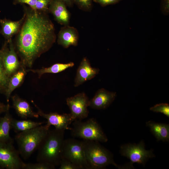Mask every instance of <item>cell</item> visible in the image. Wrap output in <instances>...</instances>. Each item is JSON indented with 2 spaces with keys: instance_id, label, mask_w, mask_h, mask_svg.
Wrapping results in <instances>:
<instances>
[{
  "instance_id": "obj_19",
  "label": "cell",
  "mask_w": 169,
  "mask_h": 169,
  "mask_svg": "<svg viewBox=\"0 0 169 169\" xmlns=\"http://www.w3.org/2000/svg\"><path fill=\"white\" fill-rule=\"evenodd\" d=\"M146 125L158 141L168 142L169 141V125L165 123H156L149 120L146 123Z\"/></svg>"
},
{
  "instance_id": "obj_7",
  "label": "cell",
  "mask_w": 169,
  "mask_h": 169,
  "mask_svg": "<svg viewBox=\"0 0 169 169\" xmlns=\"http://www.w3.org/2000/svg\"><path fill=\"white\" fill-rule=\"evenodd\" d=\"M120 153L129 159L131 164L137 163L144 166L149 159L155 157L152 150L145 149L143 140L138 144L128 143L122 145L120 147Z\"/></svg>"
},
{
  "instance_id": "obj_4",
  "label": "cell",
  "mask_w": 169,
  "mask_h": 169,
  "mask_svg": "<svg viewBox=\"0 0 169 169\" xmlns=\"http://www.w3.org/2000/svg\"><path fill=\"white\" fill-rule=\"evenodd\" d=\"M82 142L86 158L91 169H103L111 164L120 168L114 162L112 154L99 142L85 140Z\"/></svg>"
},
{
  "instance_id": "obj_13",
  "label": "cell",
  "mask_w": 169,
  "mask_h": 169,
  "mask_svg": "<svg viewBox=\"0 0 169 169\" xmlns=\"http://www.w3.org/2000/svg\"><path fill=\"white\" fill-rule=\"evenodd\" d=\"M116 96L115 92H110L104 88H101L90 100L89 107L96 110L105 109L114 101Z\"/></svg>"
},
{
  "instance_id": "obj_9",
  "label": "cell",
  "mask_w": 169,
  "mask_h": 169,
  "mask_svg": "<svg viewBox=\"0 0 169 169\" xmlns=\"http://www.w3.org/2000/svg\"><path fill=\"white\" fill-rule=\"evenodd\" d=\"M66 101L70 110V114L74 120H81L88 117L90 100L85 93L81 92L68 97Z\"/></svg>"
},
{
  "instance_id": "obj_16",
  "label": "cell",
  "mask_w": 169,
  "mask_h": 169,
  "mask_svg": "<svg viewBox=\"0 0 169 169\" xmlns=\"http://www.w3.org/2000/svg\"><path fill=\"white\" fill-rule=\"evenodd\" d=\"M12 105L17 115L23 119L28 118H38L39 115L34 112L26 100L15 95L11 97Z\"/></svg>"
},
{
  "instance_id": "obj_28",
  "label": "cell",
  "mask_w": 169,
  "mask_h": 169,
  "mask_svg": "<svg viewBox=\"0 0 169 169\" xmlns=\"http://www.w3.org/2000/svg\"><path fill=\"white\" fill-rule=\"evenodd\" d=\"M59 169H80L77 166L70 161L64 159H61Z\"/></svg>"
},
{
  "instance_id": "obj_27",
  "label": "cell",
  "mask_w": 169,
  "mask_h": 169,
  "mask_svg": "<svg viewBox=\"0 0 169 169\" xmlns=\"http://www.w3.org/2000/svg\"><path fill=\"white\" fill-rule=\"evenodd\" d=\"M51 0H37L35 10L45 13L49 12V7Z\"/></svg>"
},
{
  "instance_id": "obj_30",
  "label": "cell",
  "mask_w": 169,
  "mask_h": 169,
  "mask_svg": "<svg viewBox=\"0 0 169 169\" xmlns=\"http://www.w3.org/2000/svg\"><path fill=\"white\" fill-rule=\"evenodd\" d=\"M15 1L18 3L26 4L28 5L30 8L35 10L37 0H15Z\"/></svg>"
},
{
  "instance_id": "obj_1",
  "label": "cell",
  "mask_w": 169,
  "mask_h": 169,
  "mask_svg": "<svg viewBox=\"0 0 169 169\" xmlns=\"http://www.w3.org/2000/svg\"><path fill=\"white\" fill-rule=\"evenodd\" d=\"M14 45L21 65L30 69L56 39L54 25L46 13L26 8Z\"/></svg>"
},
{
  "instance_id": "obj_20",
  "label": "cell",
  "mask_w": 169,
  "mask_h": 169,
  "mask_svg": "<svg viewBox=\"0 0 169 169\" xmlns=\"http://www.w3.org/2000/svg\"><path fill=\"white\" fill-rule=\"evenodd\" d=\"M13 118L9 112V110L0 119V142L13 143V139L10 136V131L12 129L11 122Z\"/></svg>"
},
{
  "instance_id": "obj_8",
  "label": "cell",
  "mask_w": 169,
  "mask_h": 169,
  "mask_svg": "<svg viewBox=\"0 0 169 169\" xmlns=\"http://www.w3.org/2000/svg\"><path fill=\"white\" fill-rule=\"evenodd\" d=\"M13 143L0 142V167L7 169H23L25 163Z\"/></svg>"
},
{
  "instance_id": "obj_14",
  "label": "cell",
  "mask_w": 169,
  "mask_h": 169,
  "mask_svg": "<svg viewBox=\"0 0 169 169\" xmlns=\"http://www.w3.org/2000/svg\"><path fill=\"white\" fill-rule=\"evenodd\" d=\"M65 3L61 0H51L49 7V12L55 20L64 26L69 25L71 14Z\"/></svg>"
},
{
  "instance_id": "obj_12",
  "label": "cell",
  "mask_w": 169,
  "mask_h": 169,
  "mask_svg": "<svg viewBox=\"0 0 169 169\" xmlns=\"http://www.w3.org/2000/svg\"><path fill=\"white\" fill-rule=\"evenodd\" d=\"M99 69L92 67L88 59L84 57L77 69L74 86L78 87L95 77L99 73Z\"/></svg>"
},
{
  "instance_id": "obj_10",
  "label": "cell",
  "mask_w": 169,
  "mask_h": 169,
  "mask_svg": "<svg viewBox=\"0 0 169 169\" xmlns=\"http://www.w3.org/2000/svg\"><path fill=\"white\" fill-rule=\"evenodd\" d=\"M2 48L3 52L4 66L7 74L10 77L22 65L12 39L6 40Z\"/></svg>"
},
{
  "instance_id": "obj_32",
  "label": "cell",
  "mask_w": 169,
  "mask_h": 169,
  "mask_svg": "<svg viewBox=\"0 0 169 169\" xmlns=\"http://www.w3.org/2000/svg\"><path fill=\"white\" fill-rule=\"evenodd\" d=\"M169 0H162L161 8L163 11L165 13L169 12Z\"/></svg>"
},
{
  "instance_id": "obj_15",
  "label": "cell",
  "mask_w": 169,
  "mask_h": 169,
  "mask_svg": "<svg viewBox=\"0 0 169 169\" xmlns=\"http://www.w3.org/2000/svg\"><path fill=\"white\" fill-rule=\"evenodd\" d=\"M79 39V33L75 28L69 25L62 27L58 35L57 42L65 48L70 46H77Z\"/></svg>"
},
{
  "instance_id": "obj_3",
  "label": "cell",
  "mask_w": 169,
  "mask_h": 169,
  "mask_svg": "<svg viewBox=\"0 0 169 169\" xmlns=\"http://www.w3.org/2000/svg\"><path fill=\"white\" fill-rule=\"evenodd\" d=\"M50 127L46 125L17 133L15 137L20 155L24 159H28L37 150Z\"/></svg>"
},
{
  "instance_id": "obj_11",
  "label": "cell",
  "mask_w": 169,
  "mask_h": 169,
  "mask_svg": "<svg viewBox=\"0 0 169 169\" xmlns=\"http://www.w3.org/2000/svg\"><path fill=\"white\" fill-rule=\"evenodd\" d=\"M32 103L37 110L39 116L46 119L47 121L46 125L49 127L54 126L55 128L59 129L71 130L69 126L74 121L70 113L59 114L57 112L44 113L33 100Z\"/></svg>"
},
{
  "instance_id": "obj_21",
  "label": "cell",
  "mask_w": 169,
  "mask_h": 169,
  "mask_svg": "<svg viewBox=\"0 0 169 169\" xmlns=\"http://www.w3.org/2000/svg\"><path fill=\"white\" fill-rule=\"evenodd\" d=\"M74 63L70 62L67 63H57L48 67H43L40 69H27V71H31L36 74L40 78L43 74L46 73L56 74L63 71L69 68L73 67Z\"/></svg>"
},
{
  "instance_id": "obj_2",
  "label": "cell",
  "mask_w": 169,
  "mask_h": 169,
  "mask_svg": "<svg viewBox=\"0 0 169 169\" xmlns=\"http://www.w3.org/2000/svg\"><path fill=\"white\" fill-rule=\"evenodd\" d=\"M64 131L56 128L49 130L37 149L38 162H46L55 166L59 165Z\"/></svg>"
},
{
  "instance_id": "obj_6",
  "label": "cell",
  "mask_w": 169,
  "mask_h": 169,
  "mask_svg": "<svg viewBox=\"0 0 169 169\" xmlns=\"http://www.w3.org/2000/svg\"><path fill=\"white\" fill-rule=\"evenodd\" d=\"M67 160L80 169H91L86 158L82 141L73 139L64 140L61 152V159Z\"/></svg>"
},
{
  "instance_id": "obj_23",
  "label": "cell",
  "mask_w": 169,
  "mask_h": 169,
  "mask_svg": "<svg viewBox=\"0 0 169 169\" xmlns=\"http://www.w3.org/2000/svg\"><path fill=\"white\" fill-rule=\"evenodd\" d=\"M3 57V52L1 48L0 49V94L5 95L10 77L6 72Z\"/></svg>"
},
{
  "instance_id": "obj_17",
  "label": "cell",
  "mask_w": 169,
  "mask_h": 169,
  "mask_svg": "<svg viewBox=\"0 0 169 169\" xmlns=\"http://www.w3.org/2000/svg\"><path fill=\"white\" fill-rule=\"evenodd\" d=\"M24 19V15L21 19L17 21H12L6 19L0 20V32L6 40L12 39V37L18 33Z\"/></svg>"
},
{
  "instance_id": "obj_18",
  "label": "cell",
  "mask_w": 169,
  "mask_h": 169,
  "mask_svg": "<svg viewBox=\"0 0 169 169\" xmlns=\"http://www.w3.org/2000/svg\"><path fill=\"white\" fill-rule=\"evenodd\" d=\"M27 72L26 68L22 65L16 72L10 77L4 95L8 103H9L11 94L22 84Z\"/></svg>"
},
{
  "instance_id": "obj_35",
  "label": "cell",
  "mask_w": 169,
  "mask_h": 169,
  "mask_svg": "<svg viewBox=\"0 0 169 169\" xmlns=\"http://www.w3.org/2000/svg\"></svg>"
},
{
  "instance_id": "obj_25",
  "label": "cell",
  "mask_w": 169,
  "mask_h": 169,
  "mask_svg": "<svg viewBox=\"0 0 169 169\" xmlns=\"http://www.w3.org/2000/svg\"><path fill=\"white\" fill-rule=\"evenodd\" d=\"M75 3L79 8L85 12H90L92 10L93 0H73Z\"/></svg>"
},
{
  "instance_id": "obj_26",
  "label": "cell",
  "mask_w": 169,
  "mask_h": 169,
  "mask_svg": "<svg viewBox=\"0 0 169 169\" xmlns=\"http://www.w3.org/2000/svg\"><path fill=\"white\" fill-rule=\"evenodd\" d=\"M150 110L157 113H161L169 117V105L167 103L157 104L150 108Z\"/></svg>"
},
{
  "instance_id": "obj_34",
  "label": "cell",
  "mask_w": 169,
  "mask_h": 169,
  "mask_svg": "<svg viewBox=\"0 0 169 169\" xmlns=\"http://www.w3.org/2000/svg\"><path fill=\"white\" fill-rule=\"evenodd\" d=\"M1 168L0 167V169H1Z\"/></svg>"
},
{
  "instance_id": "obj_22",
  "label": "cell",
  "mask_w": 169,
  "mask_h": 169,
  "mask_svg": "<svg viewBox=\"0 0 169 169\" xmlns=\"http://www.w3.org/2000/svg\"><path fill=\"white\" fill-rule=\"evenodd\" d=\"M44 123V122H35L27 119L17 120L13 118L11 127L14 132L17 133L33 128Z\"/></svg>"
},
{
  "instance_id": "obj_31",
  "label": "cell",
  "mask_w": 169,
  "mask_h": 169,
  "mask_svg": "<svg viewBox=\"0 0 169 169\" xmlns=\"http://www.w3.org/2000/svg\"><path fill=\"white\" fill-rule=\"evenodd\" d=\"M10 105L9 103L6 105L0 101V119L1 117V115L3 113H5L9 110Z\"/></svg>"
},
{
  "instance_id": "obj_5",
  "label": "cell",
  "mask_w": 169,
  "mask_h": 169,
  "mask_svg": "<svg viewBox=\"0 0 169 169\" xmlns=\"http://www.w3.org/2000/svg\"><path fill=\"white\" fill-rule=\"evenodd\" d=\"M70 131L73 136L83 140L102 142H106L108 140L100 126L93 118L85 122L75 120Z\"/></svg>"
},
{
  "instance_id": "obj_33",
  "label": "cell",
  "mask_w": 169,
  "mask_h": 169,
  "mask_svg": "<svg viewBox=\"0 0 169 169\" xmlns=\"http://www.w3.org/2000/svg\"><path fill=\"white\" fill-rule=\"evenodd\" d=\"M64 2L67 7H73L74 3L73 0H61Z\"/></svg>"
},
{
  "instance_id": "obj_24",
  "label": "cell",
  "mask_w": 169,
  "mask_h": 169,
  "mask_svg": "<svg viewBox=\"0 0 169 169\" xmlns=\"http://www.w3.org/2000/svg\"><path fill=\"white\" fill-rule=\"evenodd\" d=\"M55 166L44 161H38L36 163H25L23 169H54Z\"/></svg>"
},
{
  "instance_id": "obj_29",
  "label": "cell",
  "mask_w": 169,
  "mask_h": 169,
  "mask_svg": "<svg viewBox=\"0 0 169 169\" xmlns=\"http://www.w3.org/2000/svg\"><path fill=\"white\" fill-rule=\"evenodd\" d=\"M121 0H93V1L99 4L102 7L116 4Z\"/></svg>"
}]
</instances>
